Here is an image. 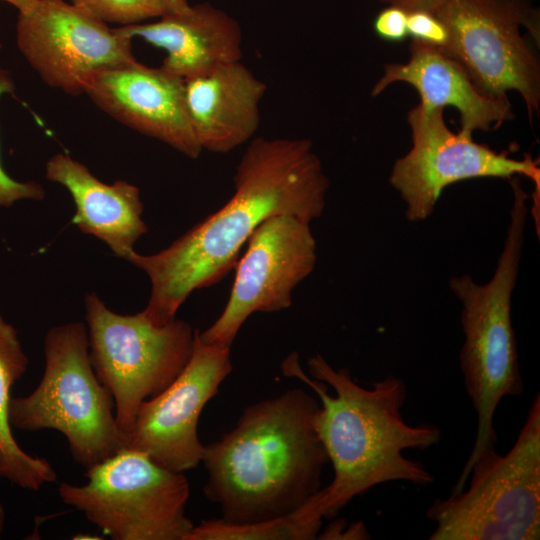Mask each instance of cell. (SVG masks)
<instances>
[{
    "label": "cell",
    "mask_w": 540,
    "mask_h": 540,
    "mask_svg": "<svg viewBox=\"0 0 540 540\" xmlns=\"http://www.w3.org/2000/svg\"><path fill=\"white\" fill-rule=\"evenodd\" d=\"M440 0H382L383 3L400 7L407 13L412 11L432 12Z\"/></svg>",
    "instance_id": "cell-26"
},
{
    "label": "cell",
    "mask_w": 540,
    "mask_h": 540,
    "mask_svg": "<svg viewBox=\"0 0 540 540\" xmlns=\"http://www.w3.org/2000/svg\"><path fill=\"white\" fill-rule=\"evenodd\" d=\"M470 484L435 499L426 516L436 524L430 540H538L540 538V394L514 445L500 455L482 450Z\"/></svg>",
    "instance_id": "cell-6"
},
{
    "label": "cell",
    "mask_w": 540,
    "mask_h": 540,
    "mask_svg": "<svg viewBox=\"0 0 540 540\" xmlns=\"http://www.w3.org/2000/svg\"><path fill=\"white\" fill-rule=\"evenodd\" d=\"M233 181L228 202L168 247L150 255L133 251L127 257L150 279L143 313L154 325L171 322L192 292L223 279L267 218L288 214L308 223L319 218L329 189L313 143L306 138H253Z\"/></svg>",
    "instance_id": "cell-1"
},
{
    "label": "cell",
    "mask_w": 540,
    "mask_h": 540,
    "mask_svg": "<svg viewBox=\"0 0 540 540\" xmlns=\"http://www.w3.org/2000/svg\"><path fill=\"white\" fill-rule=\"evenodd\" d=\"M158 17L166 14L182 13L190 8L187 0H150Z\"/></svg>",
    "instance_id": "cell-27"
},
{
    "label": "cell",
    "mask_w": 540,
    "mask_h": 540,
    "mask_svg": "<svg viewBox=\"0 0 540 540\" xmlns=\"http://www.w3.org/2000/svg\"><path fill=\"white\" fill-rule=\"evenodd\" d=\"M320 406L295 388L244 409L236 426L204 445L205 496L222 520L250 523L289 514L320 490L329 461L314 425Z\"/></svg>",
    "instance_id": "cell-3"
},
{
    "label": "cell",
    "mask_w": 540,
    "mask_h": 540,
    "mask_svg": "<svg viewBox=\"0 0 540 540\" xmlns=\"http://www.w3.org/2000/svg\"><path fill=\"white\" fill-rule=\"evenodd\" d=\"M85 477L84 485L62 482L59 497L113 540H186L194 528L185 515V475L143 452L121 449Z\"/></svg>",
    "instance_id": "cell-8"
},
{
    "label": "cell",
    "mask_w": 540,
    "mask_h": 540,
    "mask_svg": "<svg viewBox=\"0 0 540 540\" xmlns=\"http://www.w3.org/2000/svg\"><path fill=\"white\" fill-rule=\"evenodd\" d=\"M91 16L107 23L123 26L158 17L150 0H71Z\"/></svg>",
    "instance_id": "cell-21"
},
{
    "label": "cell",
    "mask_w": 540,
    "mask_h": 540,
    "mask_svg": "<svg viewBox=\"0 0 540 540\" xmlns=\"http://www.w3.org/2000/svg\"><path fill=\"white\" fill-rule=\"evenodd\" d=\"M322 519L313 517L303 504L273 519L229 523L222 519L202 521L186 540H312L317 539Z\"/></svg>",
    "instance_id": "cell-20"
},
{
    "label": "cell",
    "mask_w": 540,
    "mask_h": 540,
    "mask_svg": "<svg viewBox=\"0 0 540 540\" xmlns=\"http://www.w3.org/2000/svg\"><path fill=\"white\" fill-rule=\"evenodd\" d=\"M45 169L46 178L65 187L74 201L71 223L102 240L117 257L127 259L148 231L139 188L123 180L106 184L64 153L53 155Z\"/></svg>",
    "instance_id": "cell-18"
},
{
    "label": "cell",
    "mask_w": 540,
    "mask_h": 540,
    "mask_svg": "<svg viewBox=\"0 0 540 540\" xmlns=\"http://www.w3.org/2000/svg\"><path fill=\"white\" fill-rule=\"evenodd\" d=\"M448 30L441 49L457 61L485 96L517 91L529 118L540 110V64L520 33L539 44V12L529 0H440L431 12Z\"/></svg>",
    "instance_id": "cell-9"
},
{
    "label": "cell",
    "mask_w": 540,
    "mask_h": 540,
    "mask_svg": "<svg viewBox=\"0 0 540 540\" xmlns=\"http://www.w3.org/2000/svg\"><path fill=\"white\" fill-rule=\"evenodd\" d=\"M15 85L10 73L0 67V96L12 93ZM45 191L35 181H17L4 170L0 161V206L11 207L20 200H43Z\"/></svg>",
    "instance_id": "cell-22"
},
{
    "label": "cell",
    "mask_w": 540,
    "mask_h": 540,
    "mask_svg": "<svg viewBox=\"0 0 540 540\" xmlns=\"http://www.w3.org/2000/svg\"><path fill=\"white\" fill-rule=\"evenodd\" d=\"M308 366L312 378L302 370L297 352H292L281 370L285 377L306 383L320 398L314 425L334 477L306 502L313 516L331 519L354 497L382 483L434 482L421 461L408 459L403 452L437 445L442 432L435 424L405 422L407 387L402 379L388 375L366 388L348 369H334L318 353L308 358Z\"/></svg>",
    "instance_id": "cell-2"
},
{
    "label": "cell",
    "mask_w": 540,
    "mask_h": 540,
    "mask_svg": "<svg viewBox=\"0 0 540 540\" xmlns=\"http://www.w3.org/2000/svg\"><path fill=\"white\" fill-rule=\"evenodd\" d=\"M369 538L370 534L362 521L353 522L347 526L345 519L330 522L317 536V539L325 540H364Z\"/></svg>",
    "instance_id": "cell-25"
},
{
    "label": "cell",
    "mask_w": 540,
    "mask_h": 540,
    "mask_svg": "<svg viewBox=\"0 0 540 540\" xmlns=\"http://www.w3.org/2000/svg\"><path fill=\"white\" fill-rule=\"evenodd\" d=\"M15 6L19 11H24L31 7L38 0H5Z\"/></svg>",
    "instance_id": "cell-28"
},
{
    "label": "cell",
    "mask_w": 540,
    "mask_h": 540,
    "mask_svg": "<svg viewBox=\"0 0 540 540\" xmlns=\"http://www.w3.org/2000/svg\"><path fill=\"white\" fill-rule=\"evenodd\" d=\"M232 368L230 347L206 344L195 330L188 363L167 388L140 405L122 449L143 452L174 472L195 468L204 451L197 431L200 414Z\"/></svg>",
    "instance_id": "cell-13"
},
{
    "label": "cell",
    "mask_w": 540,
    "mask_h": 540,
    "mask_svg": "<svg viewBox=\"0 0 540 540\" xmlns=\"http://www.w3.org/2000/svg\"><path fill=\"white\" fill-rule=\"evenodd\" d=\"M17 46L50 87L84 93L98 71L135 61L132 38L64 0H38L19 11Z\"/></svg>",
    "instance_id": "cell-12"
},
{
    "label": "cell",
    "mask_w": 540,
    "mask_h": 540,
    "mask_svg": "<svg viewBox=\"0 0 540 540\" xmlns=\"http://www.w3.org/2000/svg\"><path fill=\"white\" fill-rule=\"evenodd\" d=\"M444 108L421 104L407 114L412 148L398 158L389 182L406 204L411 222L427 219L434 211L443 190L472 178H530L540 189V169L530 155L514 159L507 151L496 152L477 143L472 136L451 131L444 120Z\"/></svg>",
    "instance_id": "cell-10"
},
{
    "label": "cell",
    "mask_w": 540,
    "mask_h": 540,
    "mask_svg": "<svg viewBox=\"0 0 540 540\" xmlns=\"http://www.w3.org/2000/svg\"><path fill=\"white\" fill-rule=\"evenodd\" d=\"M408 37L442 49L448 41L444 23L429 11H412L407 18Z\"/></svg>",
    "instance_id": "cell-23"
},
{
    "label": "cell",
    "mask_w": 540,
    "mask_h": 540,
    "mask_svg": "<svg viewBox=\"0 0 540 540\" xmlns=\"http://www.w3.org/2000/svg\"><path fill=\"white\" fill-rule=\"evenodd\" d=\"M93 369L113 397L122 439L140 405L167 388L188 363L195 330L184 320L154 325L143 313L113 312L94 292L84 299Z\"/></svg>",
    "instance_id": "cell-7"
},
{
    "label": "cell",
    "mask_w": 540,
    "mask_h": 540,
    "mask_svg": "<svg viewBox=\"0 0 540 540\" xmlns=\"http://www.w3.org/2000/svg\"><path fill=\"white\" fill-rule=\"evenodd\" d=\"M267 86L241 61L185 80L189 119L202 150L225 154L251 141Z\"/></svg>",
    "instance_id": "cell-16"
},
{
    "label": "cell",
    "mask_w": 540,
    "mask_h": 540,
    "mask_svg": "<svg viewBox=\"0 0 540 540\" xmlns=\"http://www.w3.org/2000/svg\"><path fill=\"white\" fill-rule=\"evenodd\" d=\"M514 192L510 222L502 252L492 278L477 284L470 275L454 276L450 289L462 305L464 343L460 368L466 392L477 413V433L472 451L452 492L461 491L471 465L486 448L498 441L493 418L501 400L523 392L511 299L522 255L528 195L516 177L510 179Z\"/></svg>",
    "instance_id": "cell-4"
},
{
    "label": "cell",
    "mask_w": 540,
    "mask_h": 540,
    "mask_svg": "<svg viewBox=\"0 0 540 540\" xmlns=\"http://www.w3.org/2000/svg\"><path fill=\"white\" fill-rule=\"evenodd\" d=\"M101 110L122 124L196 159L203 151L185 99V80L137 60L96 72L84 88Z\"/></svg>",
    "instance_id": "cell-14"
},
{
    "label": "cell",
    "mask_w": 540,
    "mask_h": 540,
    "mask_svg": "<svg viewBox=\"0 0 540 540\" xmlns=\"http://www.w3.org/2000/svg\"><path fill=\"white\" fill-rule=\"evenodd\" d=\"M407 63H390L372 89L377 96L395 82H405L419 93L427 108L452 106L460 115V132L472 136L475 130L497 129L514 117L507 97L482 94L463 67L440 48L412 40Z\"/></svg>",
    "instance_id": "cell-17"
},
{
    "label": "cell",
    "mask_w": 540,
    "mask_h": 540,
    "mask_svg": "<svg viewBox=\"0 0 540 540\" xmlns=\"http://www.w3.org/2000/svg\"><path fill=\"white\" fill-rule=\"evenodd\" d=\"M16 329L0 312V449L5 457V478L20 488L38 491L44 484L55 482L57 474L44 458L26 453L16 442L9 422L11 389L28 368Z\"/></svg>",
    "instance_id": "cell-19"
},
{
    "label": "cell",
    "mask_w": 540,
    "mask_h": 540,
    "mask_svg": "<svg viewBox=\"0 0 540 540\" xmlns=\"http://www.w3.org/2000/svg\"><path fill=\"white\" fill-rule=\"evenodd\" d=\"M114 29L163 49L166 57L161 67L184 80L241 61L243 56L239 22L208 2L191 5L182 13L162 15L156 22Z\"/></svg>",
    "instance_id": "cell-15"
},
{
    "label": "cell",
    "mask_w": 540,
    "mask_h": 540,
    "mask_svg": "<svg viewBox=\"0 0 540 540\" xmlns=\"http://www.w3.org/2000/svg\"><path fill=\"white\" fill-rule=\"evenodd\" d=\"M4 524H5V510L2 503L0 502V538L4 530Z\"/></svg>",
    "instance_id": "cell-30"
},
{
    "label": "cell",
    "mask_w": 540,
    "mask_h": 540,
    "mask_svg": "<svg viewBox=\"0 0 540 540\" xmlns=\"http://www.w3.org/2000/svg\"><path fill=\"white\" fill-rule=\"evenodd\" d=\"M6 471H7L6 460L0 449V479L5 478Z\"/></svg>",
    "instance_id": "cell-29"
},
{
    "label": "cell",
    "mask_w": 540,
    "mask_h": 540,
    "mask_svg": "<svg viewBox=\"0 0 540 540\" xmlns=\"http://www.w3.org/2000/svg\"><path fill=\"white\" fill-rule=\"evenodd\" d=\"M408 13L400 7L389 5L375 17L373 28L381 39L398 43L408 37Z\"/></svg>",
    "instance_id": "cell-24"
},
{
    "label": "cell",
    "mask_w": 540,
    "mask_h": 540,
    "mask_svg": "<svg viewBox=\"0 0 540 540\" xmlns=\"http://www.w3.org/2000/svg\"><path fill=\"white\" fill-rule=\"evenodd\" d=\"M316 260L310 223L288 214L264 220L235 265V279L224 310L211 326L198 331L200 340L231 348L250 315L291 306L293 290L312 273Z\"/></svg>",
    "instance_id": "cell-11"
},
{
    "label": "cell",
    "mask_w": 540,
    "mask_h": 540,
    "mask_svg": "<svg viewBox=\"0 0 540 540\" xmlns=\"http://www.w3.org/2000/svg\"><path fill=\"white\" fill-rule=\"evenodd\" d=\"M44 355L38 386L27 396L11 398L10 425L62 433L74 461L87 470L122 449L113 397L91 363L87 325L69 322L50 328Z\"/></svg>",
    "instance_id": "cell-5"
}]
</instances>
